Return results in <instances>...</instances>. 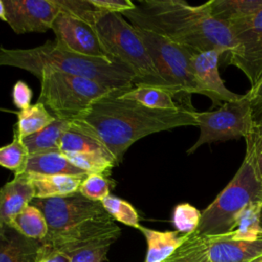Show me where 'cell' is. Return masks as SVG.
Wrapping results in <instances>:
<instances>
[{"instance_id":"1","label":"cell","mask_w":262,"mask_h":262,"mask_svg":"<svg viewBox=\"0 0 262 262\" xmlns=\"http://www.w3.org/2000/svg\"><path fill=\"white\" fill-rule=\"evenodd\" d=\"M120 93L99 98L72 121V129L98 142L117 165L134 142L147 135L182 126H196L194 108L152 110L121 98Z\"/></svg>"},{"instance_id":"2","label":"cell","mask_w":262,"mask_h":262,"mask_svg":"<svg viewBox=\"0 0 262 262\" xmlns=\"http://www.w3.org/2000/svg\"><path fill=\"white\" fill-rule=\"evenodd\" d=\"M137 28L160 35L193 53L235 47L230 29L215 19L208 1L190 5L183 0H139L134 8L122 13Z\"/></svg>"},{"instance_id":"3","label":"cell","mask_w":262,"mask_h":262,"mask_svg":"<svg viewBox=\"0 0 262 262\" xmlns=\"http://www.w3.org/2000/svg\"><path fill=\"white\" fill-rule=\"evenodd\" d=\"M0 67L18 68L38 79L46 72L84 77L119 92L132 88L135 80L131 70L116 60L72 53L51 40L29 49L0 47Z\"/></svg>"},{"instance_id":"4","label":"cell","mask_w":262,"mask_h":262,"mask_svg":"<svg viewBox=\"0 0 262 262\" xmlns=\"http://www.w3.org/2000/svg\"><path fill=\"white\" fill-rule=\"evenodd\" d=\"M92 26L110 58L131 70L135 77L134 86L163 88L177 97L173 89L160 76L135 27L121 13L100 10Z\"/></svg>"},{"instance_id":"5","label":"cell","mask_w":262,"mask_h":262,"mask_svg":"<svg viewBox=\"0 0 262 262\" xmlns=\"http://www.w3.org/2000/svg\"><path fill=\"white\" fill-rule=\"evenodd\" d=\"M262 201V180L250 155L245 158L233 178L202 211L198 235L225 234L233 230L239 213L251 203Z\"/></svg>"},{"instance_id":"6","label":"cell","mask_w":262,"mask_h":262,"mask_svg":"<svg viewBox=\"0 0 262 262\" xmlns=\"http://www.w3.org/2000/svg\"><path fill=\"white\" fill-rule=\"evenodd\" d=\"M38 102L59 120L73 121L101 97L119 92L101 83L79 76L46 72L40 78Z\"/></svg>"},{"instance_id":"7","label":"cell","mask_w":262,"mask_h":262,"mask_svg":"<svg viewBox=\"0 0 262 262\" xmlns=\"http://www.w3.org/2000/svg\"><path fill=\"white\" fill-rule=\"evenodd\" d=\"M135 29L145 44L160 76L173 89L177 97H182L186 107L193 108L189 97L193 93L201 94L191 70V57L195 53L160 35L137 27Z\"/></svg>"},{"instance_id":"8","label":"cell","mask_w":262,"mask_h":262,"mask_svg":"<svg viewBox=\"0 0 262 262\" xmlns=\"http://www.w3.org/2000/svg\"><path fill=\"white\" fill-rule=\"evenodd\" d=\"M200 135L187 155H191L206 143L246 138L253 126L254 108L247 96L236 101L224 102L216 110L194 112Z\"/></svg>"},{"instance_id":"9","label":"cell","mask_w":262,"mask_h":262,"mask_svg":"<svg viewBox=\"0 0 262 262\" xmlns=\"http://www.w3.org/2000/svg\"><path fill=\"white\" fill-rule=\"evenodd\" d=\"M31 205L43 213L48 224V233L59 232L89 220L111 217L101 202L91 201L79 191L57 198H35Z\"/></svg>"},{"instance_id":"10","label":"cell","mask_w":262,"mask_h":262,"mask_svg":"<svg viewBox=\"0 0 262 262\" xmlns=\"http://www.w3.org/2000/svg\"><path fill=\"white\" fill-rule=\"evenodd\" d=\"M228 28L232 33L235 47L227 53L226 62L239 69L252 87L262 76V9Z\"/></svg>"},{"instance_id":"11","label":"cell","mask_w":262,"mask_h":262,"mask_svg":"<svg viewBox=\"0 0 262 262\" xmlns=\"http://www.w3.org/2000/svg\"><path fill=\"white\" fill-rule=\"evenodd\" d=\"M121 228L112 217L93 219L69 229L48 233L41 242L50 252L70 255L79 250L103 243L114 244L120 236Z\"/></svg>"},{"instance_id":"12","label":"cell","mask_w":262,"mask_h":262,"mask_svg":"<svg viewBox=\"0 0 262 262\" xmlns=\"http://www.w3.org/2000/svg\"><path fill=\"white\" fill-rule=\"evenodd\" d=\"M51 30L57 47L72 53L96 58H110L89 23L64 11H59ZM112 59V58H110Z\"/></svg>"},{"instance_id":"13","label":"cell","mask_w":262,"mask_h":262,"mask_svg":"<svg viewBox=\"0 0 262 262\" xmlns=\"http://www.w3.org/2000/svg\"><path fill=\"white\" fill-rule=\"evenodd\" d=\"M6 23L16 34L51 30L60 9L56 0H5Z\"/></svg>"},{"instance_id":"14","label":"cell","mask_w":262,"mask_h":262,"mask_svg":"<svg viewBox=\"0 0 262 262\" xmlns=\"http://www.w3.org/2000/svg\"><path fill=\"white\" fill-rule=\"evenodd\" d=\"M220 50H207L199 52L191 57V70L195 82L199 85L202 95L212 101V107L221 106L224 102H231L242 99L245 94H237L230 91L221 79L218 69Z\"/></svg>"},{"instance_id":"15","label":"cell","mask_w":262,"mask_h":262,"mask_svg":"<svg viewBox=\"0 0 262 262\" xmlns=\"http://www.w3.org/2000/svg\"><path fill=\"white\" fill-rule=\"evenodd\" d=\"M205 238L210 262H250L262 255V236L253 242L236 241L228 232Z\"/></svg>"},{"instance_id":"16","label":"cell","mask_w":262,"mask_h":262,"mask_svg":"<svg viewBox=\"0 0 262 262\" xmlns=\"http://www.w3.org/2000/svg\"><path fill=\"white\" fill-rule=\"evenodd\" d=\"M43 256L41 241L28 238L10 225L0 224V262H38Z\"/></svg>"},{"instance_id":"17","label":"cell","mask_w":262,"mask_h":262,"mask_svg":"<svg viewBox=\"0 0 262 262\" xmlns=\"http://www.w3.org/2000/svg\"><path fill=\"white\" fill-rule=\"evenodd\" d=\"M35 198L36 191L32 181L23 176H14L0 188V224L9 225Z\"/></svg>"},{"instance_id":"18","label":"cell","mask_w":262,"mask_h":262,"mask_svg":"<svg viewBox=\"0 0 262 262\" xmlns=\"http://www.w3.org/2000/svg\"><path fill=\"white\" fill-rule=\"evenodd\" d=\"M18 175L87 176L88 174L75 167L61 151H49L29 156L23 171Z\"/></svg>"},{"instance_id":"19","label":"cell","mask_w":262,"mask_h":262,"mask_svg":"<svg viewBox=\"0 0 262 262\" xmlns=\"http://www.w3.org/2000/svg\"><path fill=\"white\" fill-rule=\"evenodd\" d=\"M32 181L37 199L64 196L79 191V187L86 176L75 175H18Z\"/></svg>"},{"instance_id":"20","label":"cell","mask_w":262,"mask_h":262,"mask_svg":"<svg viewBox=\"0 0 262 262\" xmlns=\"http://www.w3.org/2000/svg\"><path fill=\"white\" fill-rule=\"evenodd\" d=\"M139 230L146 239L147 252L144 262H163L186 239L188 234H180L177 230L160 231L140 226Z\"/></svg>"},{"instance_id":"21","label":"cell","mask_w":262,"mask_h":262,"mask_svg":"<svg viewBox=\"0 0 262 262\" xmlns=\"http://www.w3.org/2000/svg\"><path fill=\"white\" fill-rule=\"evenodd\" d=\"M211 15L225 26L247 19L262 9V0H210Z\"/></svg>"},{"instance_id":"22","label":"cell","mask_w":262,"mask_h":262,"mask_svg":"<svg viewBox=\"0 0 262 262\" xmlns=\"http://www.w3.org/2000/svg\"><path fill=\"white\" fill-rule=\"evenodd\" d=\"M72 128L71 121H63L56 119L50 125L41 131L23 138V143L27 147L29 156L49 152L60 151L59 141L61 136Z\"/></svg>"},{"instance_id":"23","label":"cell","mask_w":262,"mask_h":262,"mask_svg":"<svg viewBox=\"0 0 262 262\" xmlns=\"http://www.w3.org/2000/svg\"><path fill=\"white\" fill-rule=\"evenodd\" d=\"M121 98L129 99L152 110H179L185 107L175 100L170 91L151 86H133L119 94Z\"/></svg>"},{"instance_id":"24","label":"cell","mask_w":262,"mask_h":262,"mask_svg":"<svg viewBox=\"0 0 262 262\" xmlns=\"http://www.w3.org/2000/svg\"><path fill=\"white\" fill-rule=\"evenodd\" d=\"M55 120L56 118L48 112L45 105L37 101L35 104H31L28 108L17 113V122L13 133L23 139L41 131Z\"/></svg>"},{"instance_id":"25","label":"cell","mask_w":262,"mask_h":262,"mask_svg":"<svg viewBox=\"0 0 262 262\" xmlns=\"http://www.w3.org/2000/svg\"><path fill=\"white\" fill-rule=\"evenodd\" d=\"M262 201L249 204L237 216L235 225L230 235L236 241L253 242L262 236L261 227Z\"/></svg>"},{"instance_id":"26","label":"cell","mask_w":262,"mask_h":262,"mask_svg":"<svg viewBox=\"0 0 262 262\" xmlns=\"http://www.w3.org/2000/svg\"><path fill=\"white\" fill-rule=\"evenodd\" d=\"M9 225L24 236L36 241L44 239L49 231L43 213L31 204L17 214Z\"/></svg>"},{"instance_id":"27","label":"cell","mask_w":262,"mask_h":262,"mask_svg":"<svg viewBox=\"0 0 262 262\" xmlns=\"http://www.w3.org/2000/svg\"><path fill=\"white\" fill-rule=\"evenodd\" d=\"M66 157L75 167L87 174H99L105 177L111 175L113 168L117 165L110 155L103 152L68 154Z\"/></svg>"},{"instance_id":"28","label":"cell","mask_w":262,"mask_h":262,"mask_svg":"<svg viewBox=\"0 0 262 262\" xmlns=\"http://www.w3.org/2000/svg\"><path fill=\"white\" fill-rule=\"evenodd\" d=\"M163 262H210L205 236L188 234L186 239Z\"/></svg>"},{"instance_id":"29","label":"cell","mask_w":262,"mask_h":262,"mask_svg":"<svg viewBox=\"0 0 262 262\" xmlns=\"http://www.w3.org/2000/svg\"><path fill=\"white\" fill-rule=\"evenodd\" d=\"M59 150L64 155L83 152H103L110 155L98 142L72 128L61 136L59 141Z\"/></svg>"},{"instance_id":"30","label":"cell","mask_w":262,"mask_h":262,"mask_svg":"<svg viewBox=\"0 0 262 262\" xmlns=\"http://www.w3.org/2000/svg\"><path fill=\"white\" fill-rule=\"evenodd\" d=\"M107 214L114 219L133 228H140L139 216L135 208L127 201L116 195L108 194L101 201Z\"/></svg>"},{"instance_id":"31","label":"cell","mask_w":262,"mask_h":262,"mask_svg":"<svg viewBox=\"0 0 262 262\" xmlns=\"http://www.w3.org/2000/svg\"><path fill=\"white\" fill-rule=\"evenodd\" d=\"M28 157L27 147L14 133L12 142L0 147V166L14 171V176L23 171Z\"/></svg>"},{"instance_id":"32","label":"cell","mask_w":262,"mask_h":262,"mask_svg":"<svg viewBox=\"0 0 262 262\" xmlns=\"http://www.w3.org/2000/svg\"><path fill=\"white\" fill-rule=\"evenodd\" d=\"M246 140V152L250 155L262 180V107L254 110L253 126Z\"/></svg>"},{"instance_id":"33","label":"cell","mask_w":262,"mask_h":262,"mask_svg":"<svg viewBox=\"0 0 262 262\" xmlns=\"http://www.w3.org/2000/svg\"><path fill=\"white\" fill-rule=\"evenodd\" d=\"M202 212L188 203H181L174 207L172 223L176 230L182 234L193 233L201 221Z\"/></svg>"},{"instance_id":"34","label":"cell","mask_w":262,"mask_h":262,"mask_svg":"<svg viewBox=\"0 0 262 262\" xmlns=\"http://www.w3.org/2000/svg\"><path fill=\"white\" fill-rule=\"evenodd\" d=\"M110 190L111 181L99 174H88L79 187L82 195L94 202H101L110 194Z\"/></svg>"},{"instance_id":"35","label":"cell","mask_w":262,"mask_h":262,"mask_svg":"<svg viewBox=\"0 0 262 262\" xmlns=\"http://www.w3.org/2000/svg\"><path fill=\"white\" fill-rule=\"evenodd\" d=\"M113 244L103 243L94 245L69 255L71 262H103Z\"/></svg>"},{"instance_id":"36","label":"cell","mask_w":262,"mask_h":262,"mask_svg":"<svg viewBox=\"0 0 262 262\" xmlns=\"http://www.w3.org/2000/svg\"><path fill=\"white\" fill-rule=\"evenodd\" d=\"M33 92L31 88L24 82L18 80L12 89V101L16 108L24 111L31 106Z\"/></svg>"},{"instance_id":"37","label":"cell","mask_w":262,"mask_h":262,"mask_svg":"<svg viewBox=\"0 0 262 262\" xmlns=\"http://www.w3.org/2000/svg\"><path fill=\"white\" fill-rule=\"evenodd\" d=\"M91 4L104 12L123 13L134 8V2L130 0H90Z\"/></svg>"},{"instance_id":"38","label":"cell","mask_w":262,"mask_h":262,"mask_svg":"<svg viewBox=\"0 0 262 262\" xmlns=\"http://www.w3.org/2000/svg\"><path fill=\"white\" fill-rule=\"evenodd\" d=\"M247 96L254 110L262 107V76L247 92Z\"/></svg>"},{"instance_id":"39","label":"cell","mask_w":262,"mask_h":262,"mask_svg":"<svg viewBox=\"0 0 262 262\" xmlns=\"http://www.w3.org/2000/svg\"><path fill=\"white\" fill-rule=\"evenodd\" d=\"M38 262H71V259L63 253L50 252L44 246V257H42Z\"/></svg>"},{"instance_id":"40","label":"cell","mask_w":262,"mask_h":262,"mask_svg":"<svg viewBox=\"0 0 262 262\" xmlns=\"http://www.w3.org/2000/svg\"><path fill=\"white\" fill-rule=\"evenodd\" d=\"M0 19L3 21H6V8L4 1L0 0Z\"/></svg>"},{"instance_id":"41","label":"cell","mask_w":262,"mask_h":262,"mask_svg":"<svg viewBox=\"0 0 262 262\" xmlns=\"http://www.w3.org/2000/svg\"><path fill=\"white\" fill-rule=\"evenodd\" d=\"M250 262H262V255H260V256H258V257H256L255 259H253V260H251Z\"/></svg>"},{"instance_id":"42","label":"cell","mask_w":262,"mask_h":262,"mask_svg":"<svg viewBox=\"0 0 262 262\" xmlns=\"http://www.w3.org/2000/svg\"><path fill=\"white\" fill-rule=\"evenodd\" d=\"M261 227H262V211H261Z\"/></svg>"}]
</instances>
